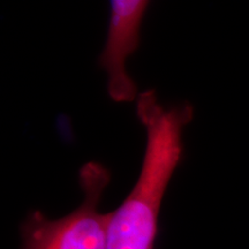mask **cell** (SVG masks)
I'll use <instances>...</instances> for the list:
<instances>
[{
    "instance_id": "cell-1",
    "label": "cell",
    "mask_w": 249,
    "mask_h": 249,
    "mask_svg": "<svg viewBox=\"0 0 249 249\" xmlns=\"http://www.w3.org/2000/svg\"><path fill=\"white\" fill-rule=\"evenodd\" d=\"M136 114L147 132L141 172L128 196L110 213L107 249H155L161 203L181 163L183 129L194 110L189 103L165 107L150 89L139 95Z\"/></svg>"
},
{
    "instance_id": "cell-2",
    "label": "cell",
    "mask_w": 249,
    "mask_h": 249,
    "mask_svg": "<svg viewBox=\"0 0 249 249\" xmlns=\"http://www.w3.org/2000/svg\"><path fill=\"white\" fill-rule=\"evenodd\" d=\"M79 179L85 194L80 207L58 219L39 210L30 213L21 225V249H107L110 213H102L99 203L111 173L101 163L89 161L81 167Z\"/></svg>"
},
{
    "instance_id": "cell-3",
    "label": "cell",
    "mask_w": 249,
    "mask_h": 249,
    "mask_svg": "<svg viewBox=\"0 0 249 249\" xmlns=\"http://www.w3.org/2000/svg\"><path fill=\"white\" fill-rule=\"evenodd\" d=\"M149 4L145 0L111 1L107 42L98 61L107 74V92L114 102H132L139 97L126 62L139 48L140 28Z\"/></svg>"
}]
</instances>
